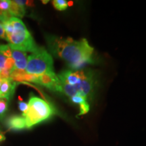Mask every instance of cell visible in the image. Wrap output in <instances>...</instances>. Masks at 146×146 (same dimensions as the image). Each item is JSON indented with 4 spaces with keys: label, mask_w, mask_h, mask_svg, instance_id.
Wrapping results in <instances>:
<instances>
[{
    "label": "cell",
    "mask_w": 146,
    "mask_h": 146,
    "mask_svg": "<svg viewBox=\"0 0 146 146\" xmlns=\"http://www.w3.org/2000/svg\"><path fill=\"white\" fill-rule=\"evenodd\" d=\"M53 5L56 10L63 11L68 8V2L65 0H54L53 1Z\"/></svg>",
    "instance_id": "11"
},
{
    "label": "cell",
    "mask_w": 146,
    "mask_h": 146,
    "mask_svg": "<svg viewBox=\"0 0 146 146\" xmlns=\"http://www.w3.org/2000/svg\"><path fill=\"white\" fill-rule=\"evenodd\" d=\"M12 58L14 60L15 70L20 72H25L28 62L27 53L23 51L12 50Z\"/></svg>",
    "instance_id": "8"
},
{
    "label": "cell",
    "mask_w": 146,
    "mask_h": 146,
    "mask_svg": "<svg viewBox=\"0 0 146 146\" xmlns=\"http://www.w3.org/2000/svg\"><path fill=\"white\" fill-rule=\"evenodd\" d=\"M7 58L4 55H3L1 53H0V72L3 70H4L5 68V64H6Z\"/></svg>",
    "instance_id": "15"
},
{
    "label": "cell",
    "mask_w": 146,
    "mask_h": 146,
    "mask_svg": "<svg viewBox=\"0 0 146 146\" xmlns=\"http://www.w3.org/2000/svg\"><path fill=\"white\" fill-rule=\"evenodd\" d=\"M0 53L7 58H12V49L8 45H0Z\"/></svg>",
    "instance_id": "12"
},
{
    "label": "cell",
    "mask_w": 146,
    "mask_h": 146,
    "mask_svg": "<svg viewBox=\"0 0 146 146\" xmlns=\"http://www.w3.org/2000/svg\"><path fill=\"white\" fill-rule=\"evenodd\" d=\"M12 25V31L7 35L8 45L12 50L23 52H34L39 48L26 26L20 18H10Z\"/></svg>",
    "instance_id": "3"
},
{
    "label": "cell",
    "mask_w": 146,
    "mask_h": 146,
    "mask_svg": "<svg viewBox=\"0 0 146 146\" xmlns=\"http://www.w3.org/2000/svg\"><path fill=\"white\" fill-rule=\"evenodd\" d=\"M5 135L3 134V133L1 132V131H0V143L3 141H5Z\"/></svg>",
    "instance_id": "17"
},
{
    "label": "cell",
    "mask_w": 146,
    "mask_h": 146,
    "mask_svg": "<svg viewBox=\"0 0 146 146\" xmlns=\"http://www.w3.org/2000/svg\"><path fill=\"white\" fill-rule=\"evenodd\" d=\"M0 99H1V98H0Z\"/></svg>",
    "instance_id": "19"
},
{
    "label": "cell",
    "mask_w": 146,
    "mask_h": 146,
    "mask_svg": "<svg viewBox=\"0 0 146 146\" xmlns=\"http://www.w3.org/2000/svg\"><path fill=\"white\" fill-rule=\"evenodd\" d=\"M45 40L51 54L64 60L70 70H81L88 64L94 63V50L87 39L76 41L69 37L46 35Z\"/></svg>",
    "instance_id": "1"
},
{
    "label": "cell",
    "mask_w": 146,
    "mask_h": 146,
    "mask_svg": "<svg viewBox=\"0 0 146 146\" xmlns=\"http://www.w3.org/2000/svg\"><path fill=\"white\" fill-rule=\"evenodd\" d=\"M28 104V111L22 115L26 120L27 129L48 120L56 113V109L49 102L33 95L30 96Z\"/></svg>",
    "instance_id": "4"
},
{
    "label": "cell",
    "mask_w": 146,
    "mask_h": 146,
    "mask_svg": "<svg viewBox=\"0 0 146 146\" xmlns=\"http://www.w3.org/2000/svg\"><path fill=\"white\" fill-rule=\"evenodd\" d=\"M16 84V82L12 78H3L0 86V98H6L9 100L12 99L15 91Z\"/></svg>",
    "instance_id": "7"
},
{
    "label": "cell",
    "mask_w": 146,
    "mask_h": 146,
    "mask_svg": "<svg viewBox=\"0 0 146 146\" xmlns=\"http://www.w3.org/2000/svg\"><path fill=\"white\" fill-rule=\"evenodd\" d=\"M25 72L32 76L55 74L52 55L45 48L39 47L35 52L29 56Z\"/></svg>",
    "instance_id": "5"
},
{
    "label": "cell",
    "mask_w": 146,
    "mask_h": 146,
    "mask_svg": "<svg viewBox=\"0 0 146 146\" xmlns=\"http://www.w3.org/2000/svg\"><path fill=\"white\" fill-rule=\"evenodd\" d=\"M0 39L5 40V41H8L7 39V36L5 35L4 29H3V27L1 24V22H0Z\"/></svg>",
    "instance_id": "16"
},
{
    "label": "cell",
    "mask_w": 146,
    "mask_h": 146,
    "mask_svg": "<svg viewBox=\"0 0 146 146\" xmlns=\"http://www.w3.org/2000/svg\"><path fill=\"white\" fill-rule=\"evenodd\" d=\"M10 101V100L6 99V98L0 99V119H2L4 117L5 113L8 111Z\"/></svg>",
    "instance_id": "10"
},
{
    "label": "cell",
    "mask_w": 146,
    "mask_h": 146,
    "mask_svg": "<svg viewBox=\"0 0 146 146\" xmlns=\"http://www.w3.org/2000/svg\"><path fill=\"white\" fill-rule=\"evenodd\" d=\"M18 108H19L20 111L22 112V115L25 114L28 111L29 109V104L27 102L20 101L18 102Z\"/></svg>",
    "instance_id": "14"
},
{
    "label": "cell",
    "mask_w": 146,
    "mask_h": 146,
    "mask_svg": "<svg viewBox=\"0 0 146 146\" xmlns=\"http://www.w3.org/2000/svg\"><path fill=\"white\" fill-rule=\"evenodd\" d=\"M61 89L69 98L81 95L87 100L94 94V78L92 72L88 70H64L58 74Z\"/></svg>",
    "instance_id": "2"
},
{
    "label": "cell",
    "mask_w": 146,
    "mask_h": 146,
    "mask_svg": "<svg viewBox=\"0 0 146 146\" xmlns=\"http://www.w3.org/2000/svg\"><path fill=\"white\" fill-rule=\"evenodd\" d=\"M5 125L9 130L18 131L27 129L26 120L22 115H12L5 120Z\"/></svg>",
    "instance_id": "6"
},
{
    "label": "cell",
    "mask_w": 146,
    "mask_h": 146,
    "mask_svg": "<svg viewBox=\"0 0 146 146\" xmlns=\"http://www.w3.org/2000/svg\"><path fill=\"white\" fill-rule=\"evenodd\" d=\"M2 79H3V78H1V75H0V86H1V83H2Z\"/></svg>",
    "instance_id": "18"
},
{
    "label": "cell",
    "mask_w": 146,
    "mask_h": 146,
    "mask_svg": "<svg viewBox=\"0 0 146 146\" xmlns=\"http://www.w3.org/2000/svg\"><path fill=\"white\" fill-rule=\"evenodd\" d=\"M10 14L11 16L18 18L23 17L25 14V8L18 4L15 1H11Z\"/></svg>",
    "instance_id": "9"
},
{
    "label": "cell",
    "mask_w": 146,
    "mask_h": 146,
    "mask_svg": "<svg viewBox=\"0 0 146 146\" xmlns=\"http://www.w3.org/2000/svg\"><path fill=\"white\" fill-rule=\"evenodd\" d=\"M71 101H72L73 103L75 104H78L79 106L83 104L86 103L87 102V100L85 99V98L83 96H81V95H76V96L72 97V98H70Z\"/></svg>",
    "instance_id": "13"
}]
</instances>
